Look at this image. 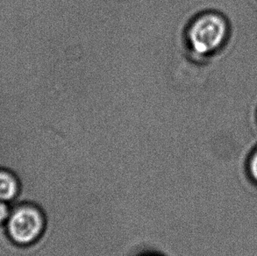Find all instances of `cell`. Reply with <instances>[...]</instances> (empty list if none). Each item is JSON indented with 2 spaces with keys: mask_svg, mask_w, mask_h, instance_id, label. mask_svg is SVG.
<instances>
[{
  "mask_svg": "<svg viewBox=\"0 0 257 256\" xmlns=\"http://www.w3.org/2000/svg\"><path fill=\"white\" fill-rule=\"evenodd\" d=\"M6 227L8 235L16 244L31 246L45 235L48 218L45 211L36 204H18L11 209Z\"/></svg>",
  "mask_w": 257,
  "mask_h": 256,
  "instance_id": "6da1fadb",
  "label": "cell"
},
{
  "mask_svg": "<svg viewBox=\"0 0 257 256\" xmlns=\"http://www.w3.org/2000/svg\"><path fill=\"white\" fill-rule=\"evenodd\" d=\"M226 25L214 14H204L191 21L186 39L192 52L205 56L219 48L226 35Z\"/></svg>",
  "mask_w": 257,
  "mask_h": 256,
  "instance_id": "7a4b0ae2",
  "label": "cell"
},
{
  "mask_svg": "<svg viewBox=\"0 0 257 256\" xmlns=\"http://www.w3.org/2000/svg\"><path fill=\"white\" fill-rule=\"evenodd\" d=\"M20 183L14 174L6 170H0V201L13 203L20 193Z\"/></svg>",
  "mask_w": 257,
  "mask_h": 256,
  "instance_id": "3957f363",
  "label": "cell"
},
{
  "mask_svg": "<svg viewBox=\"0 0 257 256\" xmlns=\"http://www.w3.org/2000/svg\"><path fill=\"white\" fill-rule=\"evenodd\" d=\"M247 171L249 174L251 179L257 184V151L253 156H251L250 160L248 162Z\"/></svg>",
  "mask_w": 257,
  "mask_h": 256,
  "instance_id": "277c9868",
  "label": "cell"
},
{
  "mask_svg": "<svg viewBox=\"0 0 257 256\" xmlns=\"http://www.w3.org/2000/svg\"><path fill=\"white\" fill-rule=\"evenodd\" d=\"M11 213L10 204L0 201V225H6Z\"/></svg>",
  "mask_w": 257,
  "mask_h": 256,
  "instance_id": "5b68a950",
  "label": "cell"
},
{
  "mask_svg": "<svg viewBox=\"0 0 257 256\" xmlns=\"http://www.w3.org/2000/svg\"><path fill=\"white\" fill-rule=\"evenodd\" d=\"M137 256H166L163 254V253H157V252H145V253H140L139 255Z\"/></svg>",
  "mask_w": 257,
  "mask_h": 256,
  "instance_id": "8992f818",
  "label": "cell"
}]
</instances>
